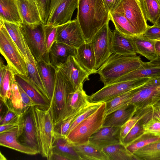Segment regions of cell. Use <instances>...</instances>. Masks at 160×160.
I'll list each match as a JSON object with an SVG mask.
<instances>
[{"label":"cell","mask_w":160,"mask_h":160,"mask_svg":"<svg viewBox=\"0 0 160 160\" xmlns=\"http://www.w3.org/2000/svg\"><path fill=\"white\" fill-rule=\"evenodd\" d=\"M77 18L83 32L85 43L91 41L110 20L102 0H78Z\"/></svg>","instance_id":"6da1fadb"},{"label":"cell","mask_w":160,"mask_h":160,"mask_svg":"<svg viewBox=\"0 0 160 160\" xmlns=\"http://www.w3.org/2000/svg\"><path fill=\"white\" fill-rule=\"evenodd\" d=\"M30 108L35 128L38 153L50 160L54 134L52 117L48 108L37 106Z\"/></svg>","instance_id":"7a4b0ae2"},{"label":"cell","mask_w":160,"mask_h":160,"mask_svg":"<svg viewBox=\"0 0 160 160\" xmlns=\"http://www.w3.org/2000/svg\"><path fill=\"white\" fill-rule=\"evenodd\" d=\"M142 61L139 56L112 54L96 72L104 86L139 67Z\"/></svg>","instance_id":"3957f363"},{"label":"cell","mask_w":160,"mask_h":160,"mask_svg":"<svg viewBox=\"0 0 160 160\" xmlns=\"http://www.w3.org/2000/svg\"><path fill=\"white\" fill-rule=\"evenodd\" d=\"M106 103L103 102L92 114L83 120L66 136L74 145L88 142L90 137L101 127L105 117Z\"/></svg>","instance_id":"277c9868"},{"label":"cell","mask_w":160,"mask_h":160,"mask_svg":"<svg viewBox=\"0 0 160 160\" xmlns=\"http://www.w3.org/2000/svg\"><path fill=\"white\" fill-rule=\"evenodd\" d=\"M0 52L15 74L28 76L25 58L12 39L2 21H0Z\"/></svg>","instance_id":"5b68a950"},{"label":"cell","mask_w":160,"mask_h":160,"mask_svg":"<svg viewBox=\"0 0 160 160\" xmlns=\"http://www.w3.org/2000/svg\"><path fill=\"white\" fill-rule=\"evenodd\" d=\"M56 68L53 94L48 108L54 125L61 119L65 112L69 93L75 91Z\"/></svg>","instance_id":"8992f818"},{"label":"cell","mask_w":160,"mask_h":160,"mask_svg":"<svg viewBox=\"0 0 160 160\" xmlns=\"http://www.w3.org/2000/svg\"><path fill=\"white\" fill-rule=\"evenodd\" d=\"M44 26L41 22L32 25L22 24L20 27L25 41L37 61H43L50 64L45 43Z\"/></svg>","instance_id":"52a82bcc"},{"label":"cell","mask_w":160,"mask_h":160,"mask_svg":"<svg viewBox=\"0 0 160 160\" xmlns=\"http://www.w3.org/2000/svg\"><path fill=\"white\" fill-rule=\"evenodd\" d=\"M149 78H144L114 83L104 86L88 96L90 103L106 102L117 96L138 87L145 83Z\"/></svg>","instance_id":"ba28073f"},{"label":"cell","mask_w":160,"mask_h":160,"mask_svg":"<svg viewBox=\"0 0 160 160\" xmlns=\"http://www.w3.org/2000/svg\"><path fill=\"white\" fill-rule=\"evenodd\" d=\"M160 100V75L150 78L139 86L130 102L137 109L152 106Z\"/></svg>","instance_id":"9c48e42d"},{"label":"cell","mask_w":160,"mask_h":160,"mask_svg":"<svg viewBox=\"0 0 160 160\" xmlns=\"http://www.w3.org/2000/svg\"><path fill=\"white\" fill-rule=\"evenodd\" d=\"M106 23L96 33L91 42L96 57L95 69L97 71L113 53L112 33L109 25Z\"/></svg>","instance_id":"30bf717a"},{"label":"cell","mask_w":160,"mask_h":160,"mask_svg":"<svg viewBox=\"0 0 160 160\" xmlns=\"http://www.w3.org/2000/svg\"><path fill=\"white\" fill-rule=\"evenodd\" d=\"M115 12L124 14L138 35H142L149 26L139 0H122L120 7Z\"/></svg>","instance_id":"8fae6325"},{"label":"cell","mask_w":160,"mask_h":160,"mask_svg":"<svg viewBox=\"0 0 160 160\" xmlns=\"http://www.w3.org/2000/svg\"><path fill=\"white\" fill-rule=\"evenodd\" d=\"M58 68L75 91L83 88L84 82L89 80L90 74L80 65L75 57L70 56Z\"/></svg>","instance_id":"7c38bea8"},{"label":"cell","mask_w":160,"mask_h":160,"mask_svg":"<svg viewBox=\"0 0 160 160\" xmlns=\"http://www.w3.org/2000/svg\"><path fill=\"white\" fill-rule=\"evenodd\" d=\"M55 41L76 49L85 43L84 35L77 18L57 27Z\"/></svg>","instance_id":"4fadbf2b"},{"label":"cell","mask_w":160,"mask_h":160,"mask_svg":"<svg viewBox=\"0 0 160 160\" xmlns=\"http://www.w3.org/2000/svg\"><path fill=\"white\" fill-rule=\"evenodd\" d=\"M78 2V0H57L46 25L57 27L71 21Z\"/></svg>","instance_id":"5bb4252c"},{"label":"cell","mask_w":160,"mask_h":160,"mask_svg":"<svg viewBox=\"0 0 160 160\" xmlns=\"http://www.w3.org/2000/svg\"><path fill=\"white\" fill-rule=\"evenodd\" d=\"M120 128L102 127L90 137L88 143L101 149L121 143Z\"/></svg>","instance_id":"9a60e30c"},{"label":"cell","mask_w":160,"mask_h":160,"mask_svg":"<svg viewBox=\"0 0 160 160\" xmlns=\"http://www.w3.org/2000/svg\"><path fill=\"white\" fill-rule=\"evenodd\" d=\"M30 108L27 110L22 117L18 128L17 138L18 139L22 136L23 144L38 151L35 128Z\"/></svg>","instance_id":"2e32d148"},{"label":"cell","mask_w":160,"mask_h":160,"mask_svg":"<svg viewBox=\"0 0 160 160\" xmlns=\"http://www.w3.org/2000/svg\"><path fill=\"white\" fill-rule=\"evenodd\" d=\"M16 81L37 106L48 108L50 103L28 76L14 75Z\"/></svg>","instance_id":"e0dca14e"},{"label":"cell","mask_w":160,"mask_h":160,"mask_svg":"<svg viewBox=\"0 0 160 160\" xmlns=\"http://www.w3.org/2000/svg\"><path fill=\"white\" fill-rule=\"evenodd\" d=\"M136 107L130 102L105 116L102 127H121L134 114Z\"/></svg>","instance_id":"ac0fdd59"},{"label":"cell","mask_w":160,"mask_h":160,"mask_svg":"<svg viewBox=\"0 0 160 160\" xmlns=\"http://www.w3.org/2000/svg\"><path fill=\"white\" fill-rule=\"evenodd\" d=\"M23 24L29 25L42 22L38 7L35 0H17Z\"/></svg>","instance_id":"d6986e66"},{"label":"cell","mask_w":160,"mask_h":160,"mask_svg":"<svg viewBox=\"0 0 160 160\" xmlns=\"http://www.w3.org/2000/svg\"><path fill=\"white\" fill-rule=\"evenodd\" d=\"M75 58L81 67L90 75L96 73V57L91 42L84 43L77 48Z\"/></svg>","instance_id":"ffe728a7"},{"label":"cell","mask_w":160,"mask_h":160,"mask_svg":"<svg viewBox=\"0 0 160 160\" xmlns=\"http://www.w3.org/2000/svg\"><path fill=\"white\" fill-rule=\"evenodd\" d=\"M77 49L65 44L55 41L49 51L50 63L56 68L66 62L70 56L75 57Z\"/></svg>","instance_id":"44dd1931"},{"label":"cell","mask_w":160,"mask_h":160,"mask_svg":"<svg viewBox=\"0 0 160 160\" xmlns=\"http://www.w3.org/2000/svg\"><path fill=\"white\" fill-rule=\"evenodd\" d=\"M18 128L0 133V145L30 155L39 153L37 150L21 143L17 138Z\"/></svg>","instance_id":"7402d4cb"},{"label":"cell","mask_w":160,"mask_h":160,"mask_svg":"<svg viewBox=\"0 0 160 160\" xmlns=\"http://www.w3.org/2000/svg\"><path fill=\"white\" fill-rule=\"evenodd\" d=\"M113 53L124 55H136L135 46L131 37L126 36L115 28L112 33Z\"/></svg>","instance_id":"603a6c76"},{"label":"cell","mask_w":160,"mask_h":160,"mask_svg":"<svg viewBox=\"0 0 160 160\" xmlns=\"http://www.w3.org/2000/svg\"><path fill=\"white\" fill-rule=\"evenodd\" d=\"M0 20L20 26L22 24L17 0H0Z\"/></svg>","instance_id":"cb8c5ba5"},{"label":"cell","mask_w":160,"mask_h":160,"mask_svg":"<svg viewBox=\"0 0 160 160\" xmlns=\"http://www.w3.org/2000/svg\"><path fill=\"white\" fill-rule=\"evenodd\" d=\"M26 54L27 56L25 58L27 69L28 76L50 103L49 97L39 74L37 62L31 52L27 43Z\"/></svg>","instance_id":"d4e9b609"},{"label":"cell","mask_w":160,"mask_h":160,"mask_svg":"<svg viewBox=\"0 0 160 160\" xmlns=\"http://www.w3.org/2000/svg\"><path fill=\"white\" fill-rule=\"evenodd\" d=\"M88 97L83 88L70 92L68 97L65 112L60 120L88 106L90 103Z\"/></svg>","instance_id":"484cf974"},{"label":"cell","mask_w":160,"mask_h":160,"mask_svg":"<svg viewBox=\"0 0 160 160\" xmlns=\"http://www.w3.org/2000/svg\"><path fill=\"white\" fill-rule=\"evenodd\" d=\"M37 66L41 78L51 102L53 94L57 68L43 61L37 62Z\"/></svg>","instance_id":"4316f807"},{"label":"cell","mask_w":160,"mask_h":160,"mask_svg":"<svg viewBox=\"0 0 160 160\" xmlns=\"http://www.w3.org/2000/svg\"><path fill=\"white\" fill-rule=\"evenodd\" d=\"M137 53L145 57L150 61L157 58L155 47V41L150 39L142 35L131 37Z\"/></svg>","instance_id":"83f0119b"},{"label":"cell","mask_w":160,"mask_h":160,"mask_svg":"<svg viewBox=\"0 0 160 160\" xmlns=\"http://www.w3.org/2000/svg\"><path fill=\"white\" fill-rule=\"evenodd\" d=\"M52 147L53 151L63 154L71 160H80L75 149L74 145L69 141L66 136L54 132Z\"/></svg>","instance_id":"f1b7e54d"},{"label":"cell","mask_w":160,"mask_h":160,"mask_svg":"<svg viewBox=\"0 0 160 160\" xmlns=\"http://www.w3.org/2000/svg\"><path fill=\"white\" fill-rule=\"evenodd\" d=\"M80 160H109L102 149L88 143L74 145Z\"/></svg>","instance_id":"f546056e"},{"label":"cell","mask_w":160,"mask_h":160,"mask_svg":"<svg viewBox=\"0 0 160 160\" xmlns=\"http://www.w3.org/2000/svg\"><path fill=\"white\" fill-rule=\"evenodd\" d=\"M109 18L115 28L123 35L129 37L138 36L136 32L124 14L121 12L109 13Z\"/></svg>","instance_id":"4dcf8cb0"},{"label":"cell","mask_w":160,"mask_h":160,"mask_svg":"<svg viewBox=\"0 0 160 160\" xmlns=\"http://www.w3.org/2000/svg\"><path fill=\"white\" fill-rule=\"evenodd\" d=\"M160 75V68L148 67L142 62V65L137 69L118 78L111 84L144 78H151Z\"/></svg>","instance_id":"1f68e13d"},{"label":"cell","mask_w":160,"mask_h":160,"mask_svg":"<svg viewBox=\"0 0 160 160\" xmlns=\"http://www.w3.org/2000/svg\"><path fill=\"white\" fill-rule=\"evenodd\" d=\"M109 160H138L122 142L102 148Z\"/></svg>","instance_id":"d6a6232c"},{"label":"cell","mask_w":160,"mask_h":160,"mask_svg":"<svg viewBox=\"0 0 160 160\" xmlns=\"http://www.w3.org/2000/svg\"><path fill=\"white\" fill-rule=\"evenodd\" d=\"M139 87L131 90L105 102V116L130 102L132 98L138 91Z\"/></svg>","instance_id":"836d02e7"},{"label":"cell","mask_w":160,"mask_h":160,"mask_svg":"<svg viewBox=\"0 0 160 160\" xmlns=\"http://www.w3.org/2000/svg\"><path fill=\"white\" fill-rule=\"evenodd\" d=\"M2 22L12 39L25 58L27 56L26 43L20 26L6 21Z\"/></svg>","instance_id":"e575fe53"},{"label":"cell","mask_w":160,"mask_h":160,"mask_svg":"<svg viewBox=\"0 0 160 160\" xmlns=\"http://www.w3.org/2000/svg\"><path fill=\"white\" fill-rule=\"evenodd\" d=\"M153 116L152 110L136 123L125 137L121 140L122 143L127 147L143 134L144 124Z\"/></svg>","instance_id":"d590c367"},{"label":"cell","mask_w":160,"mask_h":160,"mask_svg":"<svg viewBox=\"0 0 160 160\" xmlns=\"http://www.w3.org/2000/svg\"><path fill=\"white\" fill-rule=\"evenodd\" d=\"M133 154L138 160H160V141L145 146Z\"/></svg>","instance_id":"8d00e7d4"},{"label":"cell","mask_w":160,"mask_h":160,"mask_svg":"<svg viewBox=\"0 0 160 160\" xmlns=\"http://www.w3.org/2000/svg\"><path fill=\"white\" fill-rule=\"evenodd\" d=\"M145 17L153 24L160 17V3L158 0H139Z\"/></svg>","instance_id":"74e56055"},{"label":"cell","mask_w":160,"mask_h":160,"mask_svg":"<svg viewBox=\"0 0 160 160\" xmlns=\"http://www.w3.org/2000/svg\"><path fill=\"white\" fill-rule=\"evenodd\" d=\"M13 73V72L7 65L3 77L0 80V99L5 105L11 98V82Z\"/></svg>","instance_id":"f35d334b"},{"label":"cell","mask_w":160,"mask_h":160,"mask_svg":"<svg viewBox=\"0 0 160 160\" xmlns=\"http://www.w3.org/2000/svg\"><path fill=\"white\" fill-rule=\"evenodd\" d=\"M152 110L151 106L137 109L133 115L121 127L120 134L121 140L125 137L139 119Z\"/></svg>","instance_id":"ab89813d"},{"label":"cell","mask_w":160,"mask_h":160,"mask_svg":"<svg viewBox=\"0 0 160 160\" xmlns=\"http://www.w3.org/2000/svg\"><path fill=\"white\" fill-rule=\"evenodd\" d=\"M14 75L13 73L12 77L11 82V95L7 103L10 104L16 110L22 111L27 107H25L23 102Z\"/></svg>","instance_id":"60d3db41"},{"label":"cell","mask_w":160,"mask_h":160,"mask_svg":"<svg viewBox=\"0 0 160 160\" xmlns=\"http://www.w3.org/2000/svg\"><path fill=\"white\" fill-rule=\"evenodd\" d=\"M160 141V136L150 133H144L140 137L126 147L127 149L133 153L143 147L155 142Z\"/></svg>","instance_id":"b9f144b4"},{"label":"cell","mask_w":160,"mask_h":160,"mask_svg":"<svg viewBox=\"0 0 160 160\" xmlns=\"http://www.w3.org/2000/svg\"><path fill=\"white\" fill-rule=\"evenodd\" d=\"M88 105L68 117L62 119L55 124L54 132L60 135L66 136L68 130L75 119L86 109Z\"/></svg>","instance_id":"7bdbcfd3"},{"label":"cell","mask_w":160,"mask_h":160,"mask_svg":"<svg viewBox=\"0 0 160 160\" xmlns=\"http://www.w3.org/2000/svg\"><path fill=\"white\" fill-rule=\"evenodd\" d=\"M57 0H37L42 22L46 25L50 13Z\"/></svg>","instance_id":"ee69618b"},{"label":"cell","mask_w":160,"mask_h":160,"mask_svg":"<svg viewBox=\"0 0 160 160\" xmlns=\"http://www.w3.org/2000/svg\"><path fill=\"white\" fill-rule=\"evenodd\" d=\"M102 103L101 102H90L86 109L75 119L70 127L66 135L82 121L94 113Z\"/></svg>","instance_id":"f6af8a7d"},{"label":"cell","mask_w":160,"mask_h":160,"mask_svg":"<svg viewBox=\"0 0 160 160\" xmlns=\"http://www.w3.org/2000/svg\"><path fill=\"white\" fill-rule=\"evenodd\" d=\"M44 38L46 47L49 52L53 43L56 41L57 27L44 25Z\"/></svg>","instance_id":"bcb514c9"},{"label":"cell","mask_w":160,"mask_h":160,"mask_svg":"<svg viewBox=\"0 0 160 160\" xmlns=\"http://www.w3.org/2000/svg\"><path fill=\"white\" fill-rule=\"evenodd\" d=\"M144 133L160 136V120L153 116L143 125Z\"/></svg>","instance_id":"7dc6e473"},{"label":"cell","mask_w":160,"mask_h":160,"mask_svg":"<svg viewBox=\"0 0 160 160\" xmlns=\"http://www.w3.org/2000/svg\"><path fill=\"white\" fill-rule=\"evenodd\" d=\"M151 40L155 41L160 38V27L152 25L149 26L142 35Z\"/></svg>","instance_id":"c3c4849f"},{"label":"cell","mask_w":160,"mask_h":160,"mask_svg":"<svg viewBox=\"0 0 160 160\" xmlns=\"http://www.w3.org/2000/svg\"><path fill=\"white\" fill-rule=\"evenodd\" d=\"M105 7L108 13L115 12L119 8L122 0H102Z\"/></svg>","instance_id":"681fc988"},{"label":"cell","mask_w":160,"mask_h":160,"mask_svg":"<svg viewBox=\"0 0 160 160\" xmlns=\"http://www.w3.org/2000/svg\"><path fill=\"white\" fill-rule=\"evenodd\" d=\"M28 108L26 109L22 116L17 120L5 124L0 125V133L18 128L20 125L23 115Z\"/></svg>","instance_id":"f907efd6"},{"label":"cell","mask_w":160,"mask_h":160,"mask_svg":"<svg viewBox=\"0 0 160 160\" xmlns=\"http://www.w3.org/2000/svg\"><path fill=\"white\" fill-rule=\"evenodd\" d=\"M17 84L25 107H30L33 106H37V104L28 95L20 86L18 83Z\"/></svg>","instance_id":"816d5d0a"},{"label":"cell","mask_w":160,"mask_h":160,"mask_svg":"<svg viewBox=\"0 0 160 160\" xmlns=\"http://www.w3.org/2000/svg\"><path fill=\"white\" fill-rule=\"evenodd\" d=\"M50 160H71L70 159L61 153L53 151Z\"/></svg>","instance_id":"f5cc1de1"},{"label":"cell","mask_w":160,"mask_h":160,"mask_svg":"<svg viewBox=\"0 0 160 160\" xmlns=\"http://www.w3.org/2000/svg\"><path fill=\"white\" fill-rule=\"evenodd\" d=\"M144 63L149 67L160 68V56H158L156 59Z\"/></svg>","instance_id":"db71d44e"},{"label":"cell","mask_w":160,"mask_h":160,"mask_svg":"<svg viewBox=\"0 0 160 160\" xmlns=\"http://www.w3.org/2000/svg\"><path fill=\"white\" fill-rule=\"evenodd\" d=\"M153 117L160 120V100L152 106Z\"/></svg>","instance_id":"11a10c76"},{"label":"cell","mask_w":160,"mask_h":160,"mask_svg":"<svg viewBox=\"0 0 160 160\" xmlns=\"http://www.w3.org/2000/svg\"><path fill=\"white\" fill-rule=\"evenodd\" d=\"M155 47L158 56H160V41H155Z\"/></svg>","instance_id":"9f6ffc18"},{"label":"cell","mask_w":160,"mask_h":160,"mask_svg":"<svg viewBox=\"0 0 160 160\" xmlns=\"http://www.w3.org/2000/svg\"><path fill=\"white\" fill-rule=\"evenodd\" d=\"M0 160H6L7 159L4 156L2 153L1 152H0Z\"/></svg>","instance_id":"6f0895ef"},{"label":"cell","mask_w":160,"mask_h":160,"mask_svg":"<svg viewBox=\"0 0 160 160\" xmlns=\"http://www.w3.org/2000/svg\"><path fill=\"white\" fill-rule=\"evenodd\" d=\"M155 26L160 27V17L157 21L156 23L153 24Z\"/></svg>","instance_id":"680465c9"},{"label":"cell","mask_w":160,"mask_h":160,"mask_svg":"<svg viewBox=\"0 0 160 160\" xmlns=\"http://www.w3.org/2000/svg\"><path fill=\"white\" fill-rule=\"evenodd\" d=\"M160 41V38L155 40V41Z\"/></svg>","instance_id":"91938a15"},{"label":"cell","mask_w":160,"mask_h":160,"mask_svg":"<svg viewBox=\"0 0 160 160\" xmlns=\"http://www.w3.org/2000/svg\"><path fill=\"white\" fill-rule=\"evenodd\" d=\"M159 2L160 3V0H158Z\"/></svg>","instance_id":"94428289"},{"label":"cell","mask_w":160,"mask_h":160,"mask_svg":"<svg viewBox=\"0 0 160 160\" xmlns=\"http://www.w3.org/2000/svg\"><path fill=\"white\" fill-rule=\"evenodd\" d=\"M35 0L36 1V2L37 0Z\"/></svg>","instance_id":"6125c7cd"}]
</instances>
